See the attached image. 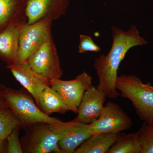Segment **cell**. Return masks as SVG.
<instances>
[{
  "label": "cell",
  "instance_id": "2e32d148",
  "mask_svg": "<svg viewBox=\"0 0 153 153\" xmlns=\"http://www.w3.org/2000/svg\"><path fill=\"white\" fill-rule=\"evenodd\" d=\"M140 150L138 131L128 134L120 133L107 153H140Z\"/></svg>",
  "mask_w": 153,
  "mask_h": 153
},
{
  "label": "cell",
  "instance_id": "44dd1931",
  "mask_svg": "<svg viewBox=\"0 0 153 153\" xmlns=\"http://www.w3.org/2000/svg\"><path fill=\"white\" fill-rule=\"evenodd\" d=\"M20 127L14 130L7 137V150L8 153H23L21 141L19 138V128Z\"/></svg>",
  "mask_w": 153,
  "mask_h": 153
},
{
  "label": "cell",
  "instance_id": "ffe728a7",
  "mask_svg": "<svg viewBox=\"0 0 153 153\" xmlns=\"http://www.w3.org/2000/svg\"><path fill=\"white\" fill-rule=\"evenodd\" d=\"M79 53H83L87 52H98L101 48L97 45L90 36L84 35H80L79 36Z\"/></svg>",
  "mask_w": 153,
  "mask_h": 153
},
{
  "label": "cell",
  "instance_id": "9c48e42d",
  "mask_svg": "<svg viewBox=\"0 0 153 153\" xmlns=\"http://www.w3.org/2000/svg\"><path fill=\"white\" fill-rule=\"evenodd\" d=\"M50 125L59 137L58 145L61 153H74L93 135L89 124L77 122L74 120Z\"/></svg>",
  "mask_w": 153,
  "mask_h": 153
},
{
  "label": "cell",
  "instance_id": "4fadbf2b",
  "mask_svg": "<svg viewBox=\"0 0 153 153\" xmlns=\"http://www.w3.org/2000/svg\"><path fill=\"white\" fill-rule=\"evenodd\" d=\"M27 23L10 24L0 33V55L10 64L16 63L20 32L23 25Z\"/></svg>",
  "mask_w": 153,
  "mask_h": 153
},
{
  "label": "cell",
  "instance_id": "7c38bea8",
  "mask_svg": "<svg viewBox=\"0 0 153 153\" xmlns=\"http://www.w3.org/2000/svg\"><path fill=\"white\" fill-rule=\"evenodd\" d=\"M17 81L33 96L36 102L49 83L36 74L27 62L10 64L8 66Z\"/></svg>",
  "mask_w": 153,
  "mask_h": 153
},
{
  "label": "cell",
  "instance_id": "277c9868",
  "mask_svg": "<svg viewBox=\"0 0 153 153\" xmlns=\"http://www.w3.org/2000/svg\"><path fill=\"white\" fill-rule=\"evenodd\" d=\"M59 137L51 125L38 123L26 128L21 141L25 153H61L58 145Z\"/></svg>",
  "mask_w": 153,
  "mask_h": 153
},
{
  "label": "cell",
  "instance_id": "8fae6325",
  "mask_svg": "<svg viewBox=\"0 0 153 153\" xmlns=\"http://www.w3.org/2000/svg\"><path fill=\"white\" fill-rule=\"evenodd\" d=\"M106 97L104 92L92 85L83 94L77 116L74 120L85 124L92 123L97 120L104 108Z\"/></svg>",
  "mask_w": 153,
  "mask_h": 153
},
{
  "label": "cell",
  "instance_id": "6da1fadb",
  "mask_svg": "<svg viewBox=\"0 0 153 153\" xmlns=\"http://www.w3.org/2000/svg\"><path fill=\"white\" fill-rule=\"evenodd\" d=\"M113 42L108 54L96 58L94 67L98 76L97 88L104 92L107 97L115 99L120 95L116 88L117 71L126 54L132 47L146 45L148 42L141 37L135 25H132L126 32L113 27Z\"/></svg>",
  "mask_w": 153,
  "mask_h": 153
},
{
  "label": "cell",
  "instance_id": "ba28073f",
  "mask_svg": "<svg viewBox=\"0 0 153 153\" xmlns=\"http://www.w3.org/2000/svg\"><path fill=\"white\" fill-rule=\"evenodd\" d=\"M133 121L121 107L113 102H107L100 116L89 124L93 134L97 133H118L130 128Z\"/></svg>",
  "mask_w": 153,
  "mask_h": 153
},
{
  "label": "cell",
  "instance_id": "52a82bcc",
  "mask_svg": "<svg viewBox=\"0 0 153 153\" xmlns=\"http://www.w3.org/2000/svg\"><path fill=\"white\" fill-rule=\"evenodd\" d=\"M49 85L59 94L70 111L77 113L83 94L92 85V78L84 71L72 80L52 79Z\"/></svg>",
  "mask_w": 153,
  "mask_h": 153
},
{
  "label": "cell",
  "instance_id": "603a6c76",
  "mask_svg": "<svg viewBox=\"0 0 153 153\" xmlns=\"http://www.w3.org/2000/svg\"><path fill=\"white\" fill-rule=\"evenodd\" d=\"M3 144H4V141L0 140V153L2 152Z\"/></svg>",
  "mask_w": 153,
  "mask_h": 153
},
{
  "label": "cell",
  "instance_id": "9a60e30c",
  "mask_svg": "<svg viewBox=\"0 0 153 153\" xmlns=\"http://www.w3.org/2000/svg\"><path fill=\"white\" fill-rule=\"evenodd\" d=\"M36 103L41 111L47 115L54 113L65 114L70 111L59 94L50 85L41 92Z\"/></svg>",
  "mask_w": 153,
  "mask_h": 153
},
{
  "label": "cell",
  "instance_id": "ac0fdd59",
  "mask_svg": "<svg viewBox=\"0 0 153 153\" xmlns=\"http://www.w3.org/2000/svg\"><path fill=\"white\" fill-rule=\"evenodd\" d=\"M21 126V122L11 110L0 109V140L7 139L14 130Z\"/></svg>",
  "mask_w": 153,
  "mask_h": 153
},
{
  "label": "cell",
  "instance_id": "8992f818",
  "mask_svg": "<svg viewBox=\"0 0 153 153\" xmlns=\"http://www.w3.org/2000/svg\"><path fill=\"white\" fill-rule=\"evenodd\" d=\"M27 62L33 71L49 84L52 79H60L63 75V71L52 36L28 58Z\"/></svg>",
  "mask_w": 153,
  "mask_h": 153
},
{
  "label": "cell",
  "instance_id": "3957f363",
  "mask_svg": "<svg viewBox=\"0 0 153 153\" xmlns=\"http://www.w3.org/2000/svg\"><path fill=\"white\" fill-rule=\"evenodd\" d=\"M4 96L8 106L19 119L23 127L27 128L38 123L54 125L62 121L42 112L32 98L24 92L9 90Z\"/></svg>",
  "mask_w": 153,
  "mask_h": 153
},
{
  "label": "cell",
  "instance_id": "30bf717a",
  "mask_svg": "<svg viewBox=\"0 0 153 153\" xmlns=\"http://www.w3.org/2000/svg\"><path fill=\"white\" fill-rule=\"evenodd\" d=\"M68 5V0H27V24L30 25L44 19L57 20L66 14Z\"/></svg>",
  "mask_w": 153,
  "mask_h": 153
},
{
  "label": "cell",
  "instance_id": "7402d4cb",
  "mask_svg": "<svg viewBox=\"0 0 153 153\" xmlns=\"http://www.w3.org/2000/svg\"><path fill=\"white\" fill-rule=\"evenodd\" d=\"M7 105V104L6 102L5 99V98L2 99L0 96V109L6 108V105Z\"/></svg>",
  "mask_w": 153,
  "mask_h": 153
},
{
  "label": "cell",
  "instance_id": "d6986e66",
  "mask_svg": "<svg viewBox=\"0 0 153 153\" xmlns=\"http://www.w3.org/2000/svg\"><path fill=\"white\" fill-rule=\"evenodd\" d=\"M137 131L141 145L140 153H153V121L144 123Z\"/></svg>",
  "mask_w": 153,
  "mask_h": 153
},
{
  "label": "cell",
  "instance_id": "7a4b0ae2",
  "mask_svg": "<svg viewBox=\"0 0 153 153\" xmlns=\"http://www.w3.org/2000/svg\"><path fill=\"white\" fill-rule=\"evenodd\" d=\"M123 97L128 99L140 120L146 123L153 121V85L144 83L134 75L118 76L115 84Z\"/></svg>",
  "mask_w": 153,
  "mask_h": 153
},
{
  "label": "cell",
  "instance_id": "5bb4252c",
  "mask_svg": "<svg viewBox=\"0 0 153 153\" xmlns=\"http://www.w3.org/2000/svg\"><path fill=\"white\" fill-rule=\"evenodd\" d=\"M118 133L94 134L77 148L74 153H107L119 136Z\"/></svg>",
  "mask_w": 153,
  "mask_h": 153
},
{
  "label": "cell",
  "instance_id": "5b68a950",
  "mask_svg": "<svg viewBox=\"0 0 153 153\" xmlns=\"http://www.w3.org/2000/svg\"><path fill=\"white\" fill-rule=\"evenodd\" d=\"M52 20L41 19L33 24L23 25L19 37L17 63L27 62L28 58L52 37Z\"/></svg>",
  "mask_w": 153,
  "mask_h": 153
},
{
  "label": "cell",
  "instance_id": "e0dca14e",
  "mask_svg": "<svg viewBox=\"0 0 153 153\" xmlns=\"http://www.w3.org/2000/svg\"><path fill=\"white\" fill-rule=\"evenodd\" d=\"M27 0H0V27L4 26L14 14H25Z\"/></svg>",
  "mask_w": 153,
  "mask_h": 153
}]
</instances>
